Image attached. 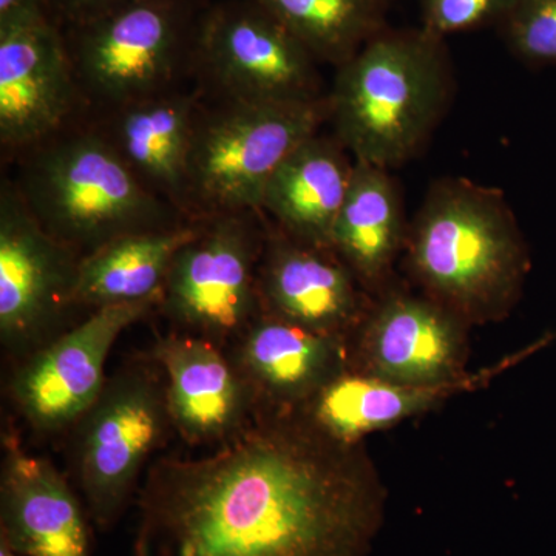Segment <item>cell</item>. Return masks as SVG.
<instances>
[{"label": "cell", "mask_w": 556, "mask_h": 556, "mask_svg": "<svg viewBox=\"0 0 556 556\" xmlns=\"http://www.w3.org/2000/svg\"><path fill=\"white\" fill-rule=\"evenodd\" d=\"M266 222L258 266L262 313L311 331L345 334L361 316L356 276L332 249L300 243Z\"/></svg>", "instance_id": "14"}, {"label": "cell", "mask_w": 556, "mask_h": 556, "mask_svg": "<svg viewBox=\"0 0 556 556\" xmlns=\"http://www.w3.org/2000/svg\"><path fill=\"white\" fill-rule=\"evenodd\" d=\"M0 556H21V555L14 554V552H11L10 548H7L5 546H0Z\"/></svg>", "instance_id": "28"}, {"label": "cell", "mask_w": 556, "mask_h": 556, "mask_svg": "<svg viewBox=\"0 0 556 556\" xmlns=\"http://www.w3.org/2000/svg\"><path fill=\"white\" fill-rule=\"evenodd\" d=\"M268 222L262 211L200 218L175 255L160 306L175 332L228 351L262 314L258 266Z\"/></svg>", "instance_id": "8"}, {"label": "cell", "mask_w": 556, "mask_h": 556, "mask_svg": "<svg viewBox=\"0 0 556 556\" xmlns=\"http://www.w3.org/2000/svg\"><path fill=\"white\" fill-rule=\"evenodd\" d=\"M16 160L11 179L25 206L79 258L129 233L192 222L150 192L90 119Z\"/></svg>", "instance_id": "3"}, {"label": "cell", "mask_w": 556, "mask_h": 556, "mask_svg": "<svg viewBox=\"0 0 556 556\" xmlns=\"http://www.w3.org/2000/svg\"><path fill=\"white\" fill-rule=\"evenodd\" d=\"M327 94V121L354 161L394 169L426 144L452 97L444 39L422 28L382 30L345 64Z\"/></svg>", "instance_id": "2"}, {"label": "cell", "mask_w": 556, "mask_h": 556, "mask_svg": "<svg viewBox=\"0 0 556 556\" xmlns=\"http://www.w3.org/2000/svg\"><path fill=\"white\" fill-rule=\"evenodd\" d=\"M460 320L438 300L391 295L365 327V372L399 383L455 378L464 351Z\"/></svg>", "instance_id": "19"}, {"label": "cell", "mask_w": 556, "mask_h": 556, "mask_svg": "<svg viewBox=\"0 0 556 556\" xmlns=\"http://www.w3.org/2000/svg\"><path fill=\"white\" fill-rule=\"evenodd\" d=\"M262 412H295L343 369V336L260 314L228 350Z\"/></svg>", "instance_id": "17"}, {"label": "cell", "mask_w": 556, "mask_h": 556, "mask_svg": "<svg viewBox=\"0 0 556 556\" xmlns=\"http://www.w3.org/2000/svg\"><path fill=\"white\" fill-rule=\"evenodd\" d=\"M276 17L318 64H345L386 30L391 0H252Z\"/></svg>", "instance_id": "23"}, {"label": "cell", "mask_w": 556, "mask_h": 556, "mask_svg": "<svg viewBox=\"0 0 556 556\" xmlns=\"http://www.w3.org/2000/svg\"><path fill=\"white\" fill-rule=\"evenodd\" d=\"M407 247L431 299L463 318L503 314L527 273L525 241L503 193L466 178L431 186Z\"/></svg>", "instance_id": "4"}, {"label": "cell", "mask_w": 556, "mask_h": 556, "mask_svg": "<svg viewBox=\"0 0 556 556\" xmlns=\"http://www.w3.org/2000/svg\"><path fill=\"white\" fill-rule=\"evenodd\" d=\"M50 17L47 0H0V30Z\"/></svg>", "instance_id": "27"}, {"label": "cell", "mask_w": 556, "mask_h": 556, "mask_svg": "<svg viewBox=\"0 0 556 556\" xmlns=\"http://www.w3.org/2000/svg\"><path fill=\"white\" fill-rule=\"evenodd\" d=\"M201 100L192 86L90 118L135 177L189 219V156Z\"/></svg>", "instance_id": "15"}, {"label": "cell", "mask_w": 556, "mask_h": 556, "mask_svg": "<svg viewBox=\"0 0 556 556\" xmlns=\"http://www.w3.org/2000/svg\"><path fill=\"white\" fill-rule=\"evenodd\" d=\"M80 258L33 217L13 179L0 186V343L24 361L64 332Z\"/></svg>", "instance_id": "10"}, {"label": "cell", "mask_w": 556, "mask_h": 556, "mask_svg": "<svg viewBox=\"0 0 556 556\" xmlns=\"http://www.w3.org/2000/svg\"><path fill=\"white\" fill-rule=\"evenodd\" d=\"M353 170V156L339 139L317 131L274 172L260 211L291 239L331 249L332 228Z\"/></svg>", "instance_id": "20"}, {"label": "cell", "mask_w": 556, "mask_h": 556, "mask_svg": "<svg viewBox=\"0 0 556 556\" xmlns=\"http://www.w3.org/2000/svg\"><path fill=\"white\" fill-rule=\"evenodd\" d=\"M404 201L386 167L354 161L353 177L331 233V249L362 285H378L407 243Z\"/></svg>", "instance_id": "21"}, {"label": "cell", "mask_w": 556, "mask_h": 556, "mask_svg": "<svg viewBox=\"0 0 556 556\" xmlns=\"http://www.w3.org/2000/svg\"><path fill=\"white\" fill-rule=\"evenodd\" d=\"M62 28L50 17L0 30V146L17 159L86 121Z\"/></svg>", "instance_id": "12"}, {"label": "cell", "mask_w": 556, "mask_h": 556, "mask_svg": "<svg viewBox=\"0 0 556 556\" xmlns=\"http://www.w3.org/2000/svg\"><path fill=\"white\" fill-rule=\"evenodd\" d=\"M518 0H420V28L445 39L457 33L503 24Z\"/></svg>", "instance_id": "25"}, {"label": "cell", "mask_w": 556, "mask_h": 556, "mask_svg": "<svg viewBox=\"0 0 556 556\" xmlns=\"http://www.w3.org/2000/svg\"><path fill=\"white\" fill-rule=\"evenodd\" d=\"M199 226L200 218L175 228L129 233L80 258L76 308L91 313L161 298L175 255L195 236Z\"/></svg>", "instance_id": "22"}, {"label": "cell", "mask_w": 556, "mask_h": 556, "mask_svg": "<svg viewBox=\"0 0 556 556\" xmlns=\"http://www.w3.org/2000/svg\"><path fill=\"white\" fill-rule=\"evenodd\" d=\"M152 358L163 371L172 427L189 444H226L262 413L228 351L208 340L174 331L156 340Z\"/></svg>", "instance_id": "13"}, {"label": "cell", "mask_w": 556, "mask_h": 556, "mask_svg": "<svg viewBox=\"0 0 556 556\" xmlns=\"http://www.w3.org/2000/svg\"><path fill=\"white\" fill-rule=\"evenodd\" d=\"M530 351L506 357L475 375L460 372L455 378L431 383H399L368 372L343 371L295 412L327 437L354 444L365 434L437 407L453 394L486 386L504 369L517 365L519 358L529 356Z\"/></svg>", "instance_id": "18"}, {"label": "cell", "mask_w": 556, "mask_h": 556, "mask_svg": "<svg viewBox=\"0 0 556 556\" xmlns=\"http://www.w3.org/2000/svg\"><path fill=\"white\" fill-rule=\"evenodd\" d=\"M318 61L252 0L208 5L193 86L206 100L314 104L327 101Z\"/></svg>", "instance_id": "9"}, {"label": "cell", "mask_w": 556, "mask_h": 556, "mask_svg": "<svg viewBox=\"0 0 556 556\" xmlns=\"http://www.w3.org/2000/svg\"><path fill=\"white\" fill-rule=\"evenodd\" d=\"M206 0H127L62 28L91 116L193 86Z\"/></svg>", "instance_id": "5"}, {"label": "cell", "mask_w": 556, "mask_h": 556, "mask_svg": "<svg viewBox=\"0 0 556 556\" xmlns=\"http://www.w3.org/2000/svg\"><path fill=\"white\" fill-rule=\"evenodd\" d=\"M124 2L127 0H47L51 20L61 28L72 27L91 17L100 16Z\"/></svg>", "instance_id": "26"}, {"label": "cell", "mask_w": 556, "mask_h": 556, "mask_svg": "<svg viewBox=\"0 0 556 556\" xmlns=\"http://www.w3.org/2000/svg\"><path fill=\"white\" fill-rule=\"evenodd\" d=\"M87 517L49 459L9 441L0 475V546L21 556H91Z\"/></svg>", "instance_id": "16"}, {"label": "cell", "mask_w": 556, "mask_h": 556, "mask_svg": "<svg viewBox=\"0 0 556 556\" xmlns=\"http://www.w3.org/2000/svg\"><path fill=\"white\" fill-rule=\"evenodd\" d=\"M380 514L354 444L263 412L212 455L150 466L134 556H367Z\"/></svg>", "instance_id": "1"}, {"label": "cell", "mask_w": 556, "mask_h": 556, "mask_svg": "<svg viewBox=\"0 0 556 556\" xmlns=\"http://www.w3.org/2000/svg\"><path fill=\"white\" fill-rule=\"evenodd\" d=\"M508 49L529 64H556V0H518L501 24Z\"/></svg>", "instance_id": "24"}, {"label": "cell", "mask_w": 556, "mask_h": 556, "mask_svg": "<svg viewBox=\"0 0 556 556\" xmlns=\"http://www.w3.org/2000/svg\"><path fill=\"white\" fill-rule=\"evenodd\" d=\"M152 357L124 365L73 430V471L100 532L123 518L142 468L172 427L166 383Z\"/></svg>", "instance_id": "7"}, {"label": "cell", "mask_w": 556, "mask_h": 556, "mask_svg": "<svg viewBox=\"0 0 556 556\" xmlns=\"http://www.w3.org/2000/svg\"><path fill=\"white\" fill-rule=\"evenodd\" d=\"M325 121L327 101L269 104L203 98L189 156V217L260 211L274 172Z\"/></svg>", "instance_id": "6"}, {"label": "cell", "mask_w": 556, "mask_h": 556, "mask_svg": "<svg viewBox=\"0 0 556 556\" xmlns=\"http://www.w3.org/2000/svg\"><path fill=\"white\" fill-rule=\"evenodd\" d=\"M160 299L91 311L21 361L10 394L28 426L40 434L72 430L104 390L105 364L116 340L159 309Z\"/></svg>", "instance_id": "11"}]
</instances>
